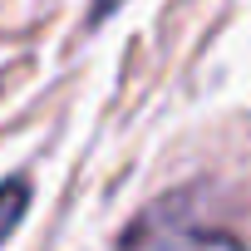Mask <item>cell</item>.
<instances>
[{
  "instance_id": "obj_1",
  "label": "cell",
  "mask_w": 251,
  "mask_h": 251,
  "mask_svg": "<svg viewBox=\"0 0 251 251\" xmlns=\"http://www.w3.org/2000/svg\"><path fill=\"white\" fill-rule=\"evenodd\" d=\"M118 251H246L236 236L226 231H212V226H197V222H177V217H143L123 231Z\"/></svg>"
},
{
  "instance_id": "obj_2",
  "label": "cell",
  "mask_w": 251,
  "mask_h": 251,
  "mask_svg": "<svg viewBox=\"0 0 251 251\" xmlns=\"http://www.w3.org/2000/svg\"><path fill=\"white\" fill-rule=\"evenodd\" d=\"M25 212H30V182L25 177H5L0 182V246L10 241V231L20 226Z\"/></svg>"
},
{
  "instance_id": "obj_3",
  "label": "cell",
  "mask_w": 251,
  "mask_h": 251,
  "mask_svg": "<svg viewBox=\"0 0 251 251\" xmlns=\"http://www.w3.org/2000/svg\"><path fill=\"white\" fill-rule=\"evenodd\" d=\"M113 5H118V0H94V5H89V25H99V20H103Z\"/></svg>"
}]
</instances>
